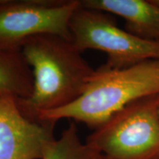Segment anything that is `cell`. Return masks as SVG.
<instances>
[{
	"label": "cell",
	"instance_id": "cell-1",
	"mask_svg": "<svg viewBox=\"0 0 159 159\" xmlns=\"http://www.w3.org/2000/svg\"><path fill=\"white\" fill-rule=\"evenodd\" d=\"M21 52L31 68L33 91L18 99L26 116L37 119L41 113L63 108L83 94L95 69L71 40L52 34L35 35L24 43Z\"/></svg>",
	"mask_w": 159,
	"mask_h": 159
},
{
	"label": "cell",
	"instance_id": "cell-2",
	"mask_svg": "<svg viewBox=\"0 0 159 159\" xmlns=\"http://www.w3.org/2000/svg\"><path fill=\"white\" fill-rule=\"evenodd\" d=\"M159 94V60L112 69L105 64L95 70L83 94L64 108L41 113L37 119L55 123L71 119L96 129L130 103Z\"/></svg>",
	"mask_w": 159,
	"mask_h": 159
},
{
	"label": "cell",
	"instance_id": "cell-3",
	"mask_svg": "<svg viewBox=\"0 0 159 159\" xmlns=\"http://www.w3.org/2000/svg\"><path fill=\"white\" fill-rule=\"evenodd\" d=\"M85 143L104 159H159V94L130 103Z\"/></svg>",
	"mask_w": 159,
	"mask_h": 159
},
{
	"label": "cell",
	"instance_id": "cell-4",
	"mask_svg": "<svg viewBox=\"0 0 159 159\" xmlns=\"http://www.w3.org/2000/svg\"><path fill=\"white\" fill-rule=\"evenodd\" d=\"M71 39L81 52L106 53V66L121 69L149 60H159V41L141 39L119 28L111 14L80 5L71 17Z\"/></svg>",
	"mask_w": 159,
	"mask_h": 159
},
{
	"label": "cell",
	"instance_id": "cell-5",
	"mask_svg": "<svg viewBox=\"0 0 159 159\" xmlns=\"http://www.w3.org/2000/svg\"><path fill=\"white\" fill-rule=\"evenodd\" d=\"M80 5V0H0V49L21 51L42 34L72 41L69 24Z\"/></svg>",
	"mask_w": 159,
	"mask_h": 159
},
{
	"label": "cell",
	"instance_id": "cell-6",
	"mask_svg": "<svg viewBox=\"0 0 159 159\" xmlns=\"http://www.w3.org/2000/svg\"><path fill=\"white\" fill-rule=\"evenodd\" d=\"M55 123L27 116L18 98L0 94V159H43L56 140Z\"/></svg>",
	"mask_w": 159,
	"mask_h": 159
},
{
	"label": "cell",
	"instance_id": "cell-7",
	"mask_svg": "<svg viewBox=\"0 0 159 159\" xmlns=\"http://www.w3.org/2000/svg\"><path fill=\"white\" fill-rule=\"evenodd\" d=\"M80 3L86 8L122 17L131 34L159 41V7L152 0H80Z\"/></svg>",
	"mask_w": 159,
	"mask_h": 159
},
{
	"label": "cell",
	"instance_id": "cell-8",
	"mask_svg": "<svg viewBox=\"0 0 159 159\" xmlns=\"http://www.w3.org/2000/svg\"><path fill=\"white\" fill-rule=\"evenodd\" d=\"M33 83L31 68L21 51L0 49V94L27 99L33 93Z\"/></svg>",
	"mask_w": 159,
	"mask_h": 159
},
{
	"label": "cell",
	"instance_id": "cell-9",
	"mask_svg": "<svg viewBox=\"0 0 159 159\" xmlns=\"http://www.w3.org/2000/svg\"><path fill=\"white\" fill-rule=\"evenodd\" d=\"M43 159H103L100 153L80 139L75 122H71Z\"/></svg>",
	"mask_w": 159,
	"mask_h": 159
},
{
	"label": "cell",
	"instance_id": "cell-10",
	"mask_svg": "<svg viewBox=\"0 0 159 159\" xmlns=\"http://www.w3.org/2000/svg\"><path fill=\"white\" fill-rule=\"evenodd\" d=\"M152 2H153L154 4H156V5L159 7V0H152Z\"/></svg>",
	"mask_w": 159,
	"mask_h": 159
},
{
	"label": "cell",
	"instance_id": "cell-11",
	"mask_svg": "<svg viewBox=\"0 0 159 159\" xmlns=\"http://www.w3.org/2000/svg\"><path fill=\"white\" fill-rule=\"evenodd\" d=\"M103 159H104V158H103Z\"/></svg>",
	"mask_w": 159,
	"mask_h": 159
}]
</instances>
